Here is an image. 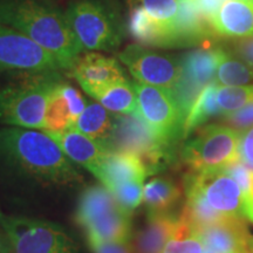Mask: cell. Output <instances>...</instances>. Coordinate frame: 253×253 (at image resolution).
Here are the masks:
<instances>
[{
  "label": "cell",
  "mask_w": 253,
  "mask_h": 253,
  "mask_svg": "<svg viewBox=\"0 0 253 253\" xmlns=\"http://www.w3.org/2000/svg\"><path fill=\"white\" fill-rule=\"evenodd\" d=\"M0 173L42 186H73L82 182L73 162L45 131L0 128Z\"/></svg>",
  "instance_id": "cell-1"
},
{
  "label": "cell",
  "mask_w": 253,
  "mask_h": 253,
  "mask_svg": "<svg viewBox=\"0 0 253 253\" xmlns=\"http://www.w3.org/2000/svg\"><path fill=\"white\" fill-rule=\"evenodd\" d=\"M0 23L54 55L63 69L84 52L65 12L43 0H0Z\"/></svg>",
  "instance_id": "cell-2"
},
{
  "label": "cell",
  "mask_w": 253,
  "mask_h": 253,
  "mask_svg": "<svg viewBox=\"0 0 253 253\" xmlns=\"http://www.w3.org/2000/svg\"><path fill=\"white\" fill-rule=\"evenodd\" d=\"M0 82V123L7 126L43 129L50 91L59 71L14 72Z\"/></svg>",
  "instance_id": "cell-3"
},
{
  "label": "cell",
  "mask_w": 253,
  "mask_h": 253,
  "mask_svg": "<svg viewBox=\"0 0 253 253\" xmlns=\"http://www.w3.org/2000/svg\"><path fill=\"white\" fill-rule=\"evenodd\" d=\"M75 220L87 242H130L131 212L104 185H91L79 198Z\"/></svg>",
  "instance_id": "cell-4"
},
{
  "label": "cell",
  "mask_w": 253,
  "mask_h": 253,
  "mask_svg": "<svg viewBox=\"0 0 253 253\" xmlns=\"http://www.w3.org/2000/svg\"><path fill=\"white\" fill-rule=\"evenodd\" d=\"M65 13L84 50L114 52L121 46L125 25L109 0H77Z\"/></svg>",
  "instance_id": "cell-5"
},
{
  "label": "cell",
  "mask_w": 253,
  "mask_h": 253,
  "mask_svg": "<svg viewBox=\"0 0 253 253\" xmlns=\"http://www.w3.org/2000/svg\"><path fill=\"white\" fill-rule=\"evenodd\" d=\"M106 150L135 155L149 175L166 169L175 160V144L160 137L138 113L116 114L115 128Z\"/></svg>",
  "instance_id": "cell-6"
},
{
  "label": "cell",
  "mask_w": 253,
  "mask_h": 253,
  "mask_svg": "<svg viewBox=\"0 0 253 253\" xmlns=\"http://www.w3.org/2000/svg\"><path fill=\"white\" fill-rule=\"evenodd\" d=\"M240 131L226 125H208L185 141L181 161L191 172L224 169L239 161Z\"/></svg>",
  "instance_id": "cell-7"
},
{
  "label": "cell",
  "mask_w": 253,
  "mask_h": 253,
  "mask_svg": "<svg viewBox=\"0 0 253 253\" xmlns=\"http://www.w3.org/2000/svg\"><path fill=\"white\" fill-rule=\"evenodd\" d=\"M0 225L13 253H79L72 237L52 221L7 216L0 211Z\"/></svg>",
  "instance_id": "cell-8"
},
{
  "label": "cell",
  "mask_w": 253,
  "mask_h": 253,
  "mask_svg": "<svg viewBox=\"0 0 253 253\" xmlns=\"http://www.w3.org/2000/svg\"><path fill=\"white\" fill-rule=\"evenodd\" d=\"M132 82L137 94V113L160 137L176 145L183 138L184 116L172 89Z\"/></svg>",
  "instance_id": "cell-9"
},
{
  "label": "cell",
  "mask_w": 253,
  "mask_h": 253,
  "mask_svg": "<svg viewBox=\"0 0 253 253\" xmlns=\"http://www.w3.org/2000/svg\"><path fill=\"white\" fill-rule=\"evenodd\" d=\"M54 55L20 32L0 23V77L14 72L61 71Z\"/></svg>",
  "instance_id": "cell-10"
},
{
  "label": "cell",
  "mask_w": 253,
  "mask_h": 253,
  "mask_svg": "<svg viewBox=\"0 0 253 253\" xmlns=\"http://www.w3.org/2000/svg\"><path fill=\"white\" fill-rule=\"evenodd\" d=\"M184 184L195 188L211 208L225 217L249 220L244 195L236 179L225 169L186 173Z\"/></svg>",
  "instance_id": "cell-11"
},
{
  "label": "cell",
  "mask_w": 253,
  "mask_h": 253,
  "mask_svg": "<svg viewBox=\"0 0 253 253\" xmlns=\"http://www.w3.org/2000/svg\"><path fill=\"white\" fill-rule=\"evenodd\" d=\"M132 78L142 84L173 89L182 75L181 60L131 43L118 55Z\"/></svg>",
  "instance_id": "cell-12"
},
{
  "label": "cell",
  "mask_w": 253,
  "mask_h": 253,
  "mask_svg": "<svg viewBox=\"0 0 253 253\" xmlns=\"http://www.w3.org/2000/svg\"><path fill=\"white\" fill-rule=\"evenodd\" d=\"M68 71L89 96L100 88L126 79L119 60L99 52L82 53L73 61Z\"/></svg>",
  "instance_id": "cell-13"
},
{
  "label": "cell",
  "mask_w": 253,
  "mask_h": 253,
  "mask_svg": "<svg viewBox=\"0 0 253 253\" xmlns=\"http://www.w3.org/2000/svg\"><path fill=\"white\" fill-rule=\"evenodd\" d=\"M87 104L84 95L77 88L59 80L50 91L42 130L63 131L72 128Z\"/></svg>",
  "instance_id": "cell-14"
},
{
  "label": "cell",
  "mask_w": 253,
  "mask_h": 253,
  "mask_svg": "<svg viewBox=\"0 0 253 253\" xmlns=\"http://www.w3.org/2000/svg\"><path fill=\"white\" fill-rule=\"evenodd\" d=\"M245 221L227 217L210 225L196 227L204 244V253H249L251 235Z\"/></svg>",
  "instance_id": "cell-15"
},
{
  "label": "cell",
  "mask_w": 253,
  "mask_h": 253,
  "mask_svg": "<svg viewBox=\"0 0 253 253\" xmlns=\"http://www.w3.org/2000/svg\"><path fill=\"white\" fill-rule=\"evenodd\" d=\"M56 142L73 163L88 170L96 177L106 154L102 145L91 140L74 126L63 131H45Z\"/></svg>",
  "instance_id": "cell-16"
},
{
  "label": "cell",
  "mask_w": 253,
  "mask_h": 253,
  "mask_svg": "<svg viewBox=\"0 0 253 253\" xmlns=\"http://www.w3.org/2000/svg\"><path fill=\"white\" fill-rule=\"evenodd\" d=\"M218 37L239 39L253 34L252 0H225L210 17Z\"/></svg>",
  "instance_id": "cell-17"
},
{
  "label": "cell",
  "mask_w": 253,
  "mask_h": 253,
  "mask_svg": "<svg viewBox=\"0 0 253 253\" xmlns=\"http://www.w3.org/2000/svg\"><path fill=\"white\" fill-rule=\"evenodd\" d=\"M149 176L147 167L137 156L126 153H108L104 156L96 178L109 191L126 182H144Z\"/></svg>",
  "instance_id": "cell-18"
},
{
  "label": "cell",
  "mask_w": 253,
  "mask_h": 253,
  "mask_svg": "<svg viewBox=\"0 0 253 253\" xmlns=\"http://www.w3.org/2000/svg\"><path fill=\"white\" fill-rule=\"evenodd\" d=\"M181 214L170 212L148 213L144 226L134 237L135 253H161L175 231Z\"/></svg>",
  "instance_id": "cell-19"
},
{
  "label": "cell",
  "mask_w": 253,
  "mask_h": 253,
  "mask_svg": "<svg viewBox=\"0 0 253 253\" xmlns=\"http://www.w3.org/2000/svg\"><path fill=\"white\" fill-rule=\"evenodd\" d=\"M115 113L104 108L99 102H91L87 104L86 108L79 116L74 128L97 142L106 149V145L112 137L115 128Z\"/></svg>",
  "instance_id": "cell-20"
},
{
  "label": "cell",
  "mask_w": 253,
  "mask_h": 253,
  "mask_svg": "<svg viewBox=\"0 0 253 253\" xmlns=\"http://www.w3.org/2000/svg\"><path fill=\"white\" fill-rule=\"evenodd\" d=\"M104 108L115 114H136L137 113V94L134 82L128 79L114 82L104 86L91 94Z\"/></svg>",
  "instance_id": "cell-21"
},
{
  "label": "cell",
  "mask_w": 253,
  "mask_h": 253,
  "mask_svg": "<svg viewBox=\"0 0 253 253\" xmlns=\"http://www.w3.org/2000/svg\"><path fill=\"white\" fill-rule=\"evenodd\" d=\"M217 88L218 84L216 82H211L196 97L185 118L183 126V138H188L192 132L202 128L211 119L221 116L216 97Z\"/></svg>",
  "instance_id": "cell-22"
},
{
  "label": "cell",
  "mask_w": 253,
  "mask_h": 253,
  "mask_svg": "<svg viewBox=\"0 0 253 253\" xmlns=\"http://www.w3.org/2000/svg\"><path fill=\"white\" fill-rule=\"evenodd\" d=\"M181 190L169 178H153L143 189V203L148 213L170 212L181 199Z\"/></svg>",
  "instance_id": "cell-23"
},
{
  "label": "cell",
  "mask_w": 253,
  "mask_h": 253,
  "mask_svg": "<svg viewBox=\"0 0 253 253\" xmlns=\"http://www.w3.org/2000/svg\"><path fill=\"white\" fill-rule=\"evenodd\" d=\"M214 82L218 86H245L253 82V68L223 47Z\"/></svg>",
  "instance_id": "cell-24"
},
{
  "label": "cell",
  "mask_w": 253,
  "mask_h": 253,
  "mask_svg": "<svg viewBox=\"0 0 253 253\" xmlns=\"http://www.w3.org/2000/svg\"><path fill=\"white\" fill-rule=\"evenodd\" d=\"M204 250L197 229L181 214L175 231L161 253H204Z\"/></svg>",
  "instance_id": "cell-25"
},
{
  "label": "cell",
  "mask_w": 253,
  "mask_h": 253,
  "mask_svg": "<svg viewBox=\"0 0 253 253\" xmlns=\"http://www.w3.org/2000/svg\"><path fill=\"white\" fill-rule=\"evenodd\" d=\"M216 97L223 118L251 102L253 100V84L252 86H218Z\"/></svg>",
  "instance_id": "cell-26"
},
{
  "label": "cell",
  "mask_w": 253,
  "mask_h": 253,
  "mask_svg": "<svg viewBox=\"0 0 253 253\" xmlns=\"http://www.w3.org/2000/svg\"><path fill=\"white\" fill-rule=\"evenodd\" d=\"M129 5L144 8L151 17L168 25H179L181 0H129Z\"/></svg>",
  "instance_id": "cell-27"
},
{
  "label": "cell",
  "mask_w": 253,
  "mask_h": 253,
  "mask_svg": "<svg viewBox=\"0 0 253 253\" xmlns=\"http://www.w3.org/2000/svg\"><path fill=\"white\" fill-rule=\"evenodd\" d=\"M143 182L132 181L115 186L110 192L126 210L132 212L143 202Z\"/></svg>",
  "instance_id": "cell-28"
},
{
  "label": "cell",
  "mask_w": 253,
  "mask_h": 253,
  "mask_svg": "<svg viewBox=\"0 0 253 253\" xmlns=\"http://www.w3.org/2000/svg\"><path fill=\"white\" fill-rule=\"evenodd\" d=\"M223 122L240 132L251 128L253 126V100L236 112L223 116Z\"/></svg>",
  "instance_id": "cell-29"
},
{
  "label": "cell",
  "mask_w": 253,
  "mask_h": 253,
  "mask_svg": "<svg viewBox=\"0 0 253 253\" xmlns=\"http://www.w3.org/2000/svg\"><path fill=\"white\" fill-rule=\"evenodd\" d=\"M93 253H135L130 242H87Z\"/></svg>",
  "instance_id": "cell-30"
},
{
  "label": "cell",
  "mask_w": 253,
  "mask_h": 253,
  "mask_svg": "<svg viewBox=\"0 0 253 253\" xmlns=\"http://www.w3.org/2000/svg\"><path fill=\"white\" fill-rule=\"evenodd\" d=\"M230 50L253 68V34L235 39L231 43Z\"/></svg>",
  "instance_id": "cell-31"
},
{
  "label": "cell",
  "mask_w": 253,
  "mask_h": 253,
  "mask_svg": "<svg viewBox=\"0 0 253 253\" xmlns=\"http://www.w3.org/2000/svg\"><path fill=\"white\" fill-rule=\"evenodd\" d=\"M239 160L253 170V126L240 132Z\"/></svg>",
  "instance_id": "cell-32"
},
{
  "label": "cell",
  "mask_w": 253,
  "mask_h": 253,
  "mask_svg": "<svg viewBox=\"0 0 253 253\" xmlns=\"http://www.w3.org/2000/svg\"><path fill=\"white\" fill-rule=\"evenodd\" d=\"M0 253H13L9 240L1 225H0Z\"/></svg>",
  "instance_id": "cell-33"
},
{
  "label": "cell",
  "mask_w": 253,
  "mask_h": 253,
  "mask_svg": "<svg viewBox=\"0 0 253 253\" xmlns=\"http://www.w3.org/2000/svg\"><path fill=\"white\" fill-rule=\"evenodd\" d=\"M249 253H253V236L249 238Z\"/></svg>",
  "instance_id": "cell-34"
},
{
  "label": "cell",
  "mask_w": 253,
  "mask_h": 253,
  "mask_svg": "<svg viewBox=\"0 0 253 253\" xmlns=\"http://www.w3.org/2000/svg\"><path fill=\"white\" fill-rule=\"evenodd\" d=\"M252 1H253V0H252Z\"/></svg>",
  "instance_id": "cell-35"
}]
</instances>
